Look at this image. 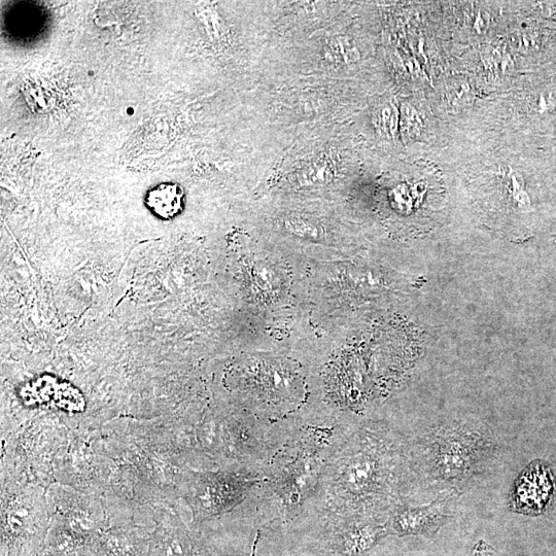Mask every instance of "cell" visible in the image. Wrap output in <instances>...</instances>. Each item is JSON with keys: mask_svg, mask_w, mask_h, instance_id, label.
<instances>
[{"mask_svg": "<svg viewBox=\"0 0 556 556\" xmlns=\"http://www.w3.org/2000/svg\"><path fill=\"white\" fill-rule=\"evenodd\" d=\"M435 436L430 447L431 463L433 472L441 479L465 478L488 451L483 435L467 426H449Z\"/></svg>", "mask_w": 556, "mask_h": 556, "instance_id": "1", "label": "cell"}, {"mask_svg": "<svg viewBox=\"0 0 556 556\" xmlns=\"http://www.w3.org/2000/svg\"><path fill=\"white\" fill-rule=\"evenodd\" d=\"M385 456L376 446L365 445L346 457L337 467L335 483L337 489L351 498H362L374 494L381 481L388 476Z\"/></svg>", "mask_w": 556, "mask_h": 556, "instance_id": "2", "label": "cell"}, {"mask_svg": "<svg viewBox=\"0 0 556 556\" xmlns=\"http://www.w3.org/2000/svg\"><path fill=\"white\" fill-rule=\"evenodd\" d=\"M386 536L387 523L381 525L374 518L359 515L333 524L325 542L333 556H368Z\"/></svg>", "mask_w": 556, "mask_h": 556, "instance_id": "3", "label": "cell"}, {"mask_svg": "<svg viewBox=\"0 0 556 556\" xmlns=\"http://www.w3.org/2000/svg\"><path fill=\"white\" fill-rule=\"evenodd\" d=\"M453 493L442 495L433 503L422 507L398 506L387 521L388 535L399 537L435 535L451 517L450 503Z\"/></svg>", "mask_w": 556, "mask_h": 556, "instance_id": "4", "label": "cell"}, {"mask_svg": "<svg viewBox=\"0 0 556 556\" xmlns=\"http://www.w3.org/2000/svg\"><path fill=\"white\" fill-rule=\"evenodd\" d=\"M520 479L516 488V504L526 513H538L548 504L553 492V478L548 468L534 463Z\"/></svg>", "mask_w": 556, "mask_h": 556, "instance_id": "5", "label": "cell"}, {"mask_svg": "<svg viewBox=\"0 0 556 556\" xmlns=\"http://www.w3.org/2000/svg\"><path fill=\"white\" fill-rule=\"evenodd\" d=\"M152 556H207L204 547L183 527L160 529L153 540Z\"/></svg>", "mask_w": 556, "mask_h": 556, "instance_id": "6", "label": "cell"}, {"mask_svg": "<svg viewBox=\"0 0 556 556\" xmlns=\"http://www.w3.org/2000/svg\"><path fill=\"white\" fill-rule=\"evenodd\" d=\"M147 201L155 214L171 219L182 211L184 192L177 184H162L150 191Z\"/></svg>", "mask_w": 556, "mask_h": 556, "instance_id": "7", "label": "cell"}, {"mask_svg": "<svg viewBox=\"0 0 556 556\" xmlns=\"http://www.w3.org/2000/svg\"><path fill=\"white\" fill-rule=\"evenodd\" d=\"M102 556H141L136 541L125 534H109L101 542Z\"/></svg>", "mask_w": 556, "mask_h": 556, "instance_id": "8", "label": "cell"}, {"mask_svg": "<svg viewBox=\"0 0 556 556\" xmlns=\"http://www.w3.org/2000/svg\"><path fill=\"white\" fill-rule=\"evenodd\" d=\"M473 556H505V555L501 554L500 552L492 548L489 544H486L481 541L479 542L478 545H476L475 550L473 552Z\"/></svg>", "mask_w": 556, "mask_h": 556, "instance_id": "9", "label": "cell"}, {"mask_svg": "<svg viewBox=\"0 0 556 556\" xmlns=\"http://www.w3.org/2000/svg\"><path fill=\"white\" fill-rule=\"evenodd\" d=\"M127 115H129V116L134 115V109H132V108L127 109Z\"/></svg>", "mask_w": 556, "mask_h": 556, "instance_id": "10", "label": "cell"}]
</instances>
